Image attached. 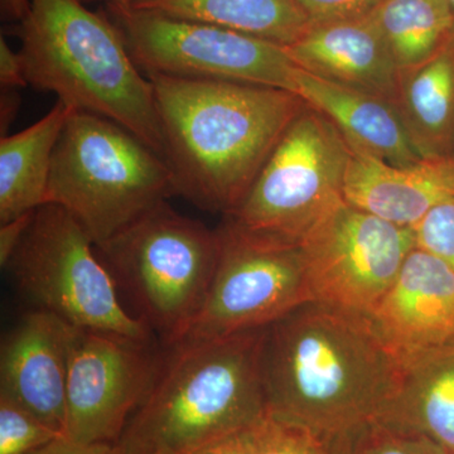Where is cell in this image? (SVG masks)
<instances>
[{
    "label": "cell",
    "mask_w": 454,
    "mask_h": 454,
    "mask_svg": "<svg viewBox=\"0 0 454 454\" xmlns=\"http://www.w3.org/2000/svg\"><path fill=\"white\" fill-rule=\"evenodd\" d=\"M267 414L343 450L378 422L402 365L372 318L309 301L265 327Z\"/></svg>",
    "instance_id": "6da1fadb"
},
{
    "label": "cell",
    "mask_w": 454,
    "mask_h": 454,
    "mask_svg": "<svg viewBox=\"0 0 454 454\" xmlns=\"http://www.w3.org/2000/svg\"><path fill=\"white\" fill-rule=\"evenodd\" d=\"M175 195L227 215L240 205L307 104L295 92L219 80L146 74Z\"/></svg>",
    "instance_id": "7a4b0ae2"
},
{
    "label": "cell",
    "mask_w": 454,
    "mask_h": 454,
    "mask_svg": "<svg viewBox=\"0 0 454 454\" xmlns=\"http://www.w3.org/2000/svg\"><path fill=\"white\" fill-rule=\"evenodd\" d=\"M264 328L169 348L145 402L116 442L121 454H192L267 415Z\"/></svg>",
    "instance_id": "3957f363"
},
{
    "label": "cell",
    "mask_w": 454,
    "mask_h": 454,
    "mask_svg": "<svg viewBox=\"0 0 454 454\" xmlns=\"http://www.w3.org/2000/svg\"><path fill=\"white\" fill-rule=\"evenodd\" d=\"M17 35L28 85L116 122L163 157L152 83L106 12L79 0H31Z\"/></svg>",
    "instance_id": "277c9868"
},
{
    "label": "cell",
    "mask_w": 454,
    "mask_h": 454,
    "mask_svg": "<svg viewBox=\"0 0 454 454\" xmlns=\"http://www.w3.org/2000/svg\"><path fill=\"white\" fill-rule=\"evenodd\" d=\"M175 195L166 160L103 116H68L51 164L46 203L67 211L95 247Z\"/></svg>",
    "instance_id": "5b68a950"
},
{
    "label": "cell",
    "mask_w": 454,
    "mask_h": 454,
    "mask_svg": "<svg viewBox=\"0 0 454 454\" xmlns=\"http://www.w3.org/2000/svg\"><path fill=\"white\" fill-rule=\"evenodd\" d=\"M149 330L177 345L201 310L220 253L219 231L160 202L95 247Z\"/></svg>",
    "instance_id": "8992f818"
},
{
    "label": "cell",
    "mask_w": 454,
    "mask_h": 454,
    "mask_svg": "<svg viewBox=\"0 0 454 454\" xmlns=\"http://www.w3.org/2000/svg\"><path fill=\"white\" fill-rule=\"evenodd\" d=\"M94 247L67 211L43 205L5 269L35 309L74 328L151 340L148 325L121 306L115 279Z\"/></svg>",
    "instance_id": "52a82bcc"
},
{
    "label": "cell",
    "mask_w": 454,
    "mask_h": 454,
    "mask_svg": "<svg viewBox=\"0 0 454 454\" xmlns=\"http://www.w3.org/2000/svg\"><path fill=\"white\" fill-rule=\"evenodd\" d=\"M351 148L333 122L306 106L227 220L255 234L301 244L343 201Z\"/></svg>",
    "instance_id": "ba28073f"
},
{
    "label": "cell",
    "mask_w": 454,
    "mask_h": 454,
    "mask_svg": "<svg viewBox=\"0 0 454 454\" xmlns=\"http://www.w3.org/2000/svg\"><path fill=\"white\" fill-rule=\"evenodd\" d=\"M106 13L146 74L297 89L300 67L282 44L148 9L106 7Z\"/></svg>",
    "instance_id": "9c48e42d"
},
{
    "label": "cell",
    "mask_w": 454,
    "mask_h": 454,
    "mask_svg": "<svg viewBox=\"0 0 454 454\" xmlns=\"http://www.w3.org/2000/svg\"><path fill=\"white\" fill-rule=\"evenodd\" d=\"M216 270L184 339L207 340L268 327L312 301L301 244L255 234L226 220Z\"/></svg>",
    "instance_id": "30bf717a"
},
{
    "label": "cell",
    "mask_w": 454,
    "mask_h": 454,
    "mask_svg": "<svg viewBox=\"0 0 454 454\" xmlns=\"http://www.w3.org/2000/svg\"><path fill=\"white\" fill-rule=\"evenodd\" d=\"M312 301L372 316L417 247L411 227L394 225L345 200L301 241Z\"/></svg>",
    "instance_id": "8fae6325"
},
{
    "label": "cell",
    "mask_w": 454,
    "mask_h": 454,
    "mask_svg": "<svg viewBox=\"0 0 454 454\" xmlns=\"http://www.w3.org/2000/svg\"><path fill=\"white\" fill-rule=\"evenodd\" d=\"M166 356L151 340L71 325L65 437L116 444L153 389Z\"/></svg>",
    "instance_id": "7c38bea8"
},
{
    "label": "cell",
    "mask_w": 454,
    "mask_h": 454,
    "mask_svg": "<svg viewBox=\"0 0 454 454\" xmlns=\"http://www.w3.org/2000/svg\"><path fill=\"white\" fill-rule=\"evenodd\" d=\"M370 318L400 365L453 346V269L414 247Z\"/></svg>",
    "instance_id": "4fadbf2b"
},
{
    "label": "cell",
    "mask_w": 454,
    "mask_h": 454,
    "mask_svg": "<svg viewBox=\"0 0 454 454\" xmlns=\"http://www.w3.org/2000/svg\"><path fill=\"white\" fill-rule=\"evenodd\" d=\"M71 325L32 309L0 349V397L65 435Z\"/></svg>",
    "instance_id": "5bb4252c"
},
{
    "label": "cell",
    "mask_w": 454,
    "mask_h": 454,
    "mask_svg": "<svg viewBox=\"0 0 454 454\" xmlns=\"http://www.w3.org/2000/svg\"><path fill=\"white\" fill-rule=\"evenodd\" d=\"M286 50L306 73L396 104L400 68L370 13L310 23Z\"/></svg>",
    "instance_id": "9a60e30c"
},
{
    "label": "cell",
    "mask_w": 454,
    "mask_h": 454,
    "mask_svg": "<svg viewBox=\"0 0 454 454\" xmlns=\"http://www.w3.org/2000/svg\"><path fill=\"white\" fill-rule=\"evenodd\" d=\"M452 196L453 158L395 167L351 148L343 200L358 210L394 225L414 229L433 207Z\"/></svg>",
    "instance_id": "2e32d148"
},
{
    "label": "cell",
    "mask_w": 454,
    "mask_h": 454,
    "mask_svg": "<svg viewBox=\"0 0 454 454\" xmlns=\"http://www.w3.org/2000/svg\"><path fill=\"white\" fill-rule=\"evenodd\" d=\"M295 83V94L333 122L351 148L395 167L424 160L399 107L389 98L337 85L301 68Z\"/></svg>",
    "instance_id": "e0dca14e"
},
{
    "label": "cell",
    "mask_w": 454,
    "mask_h": 454,
    "mask_svg": "<svg viewBox=\"0 0 454 454\" xmlns=\"http://www.w3.org/2000/svg\"><path fill=\"white\" fill-rule=\"evenodd\" d=\"M376 426L423 435L454 454V345L403 364Z\"/></svg>",
    "instance_id": "ac0fdd59"
},
{
    "label": "cell",
    "mask_w": 454,
    "mask_h": 454,
    "mask_svg": "<svg viewBox=\"0 0 454 454\" xmlns=\"http://www.w3.org/2000/svg\"><path fill=\"white\" fill-rule=\"evenodd\" d=\"M74 110L62 101L31 127L0 140V223L46 203L53 152Z\"/></svg>",
    "instance_id": "d6986e66"
},
{
    "label": "cell",
    "mask_w": 454,
    "mask_h": 454,
    "mask_svg": "<svg viewBox=\"0 0 454 454\" xmlns=\"http://www.w3.org/2000/svg\"><path fill=\"white\" fill-rule=\"evenodd\" d=\"M396 106L424 160L446 158L454 134V35L423 64L400 70Z\"/></svg>",
    "instance_id": "ffe728a7"
},
{
    "label": "cell",
    "mask_w": 454,
    "mask_h": 454,
    "mask_svg": "<svg viewBox=\"0 0 454 454\" xmlns=\"http://www.w3.org/2000/svg\"><path fill=\"white\" fill-rule=\"evenodd\" d=\"M134 8L207 23L289 46L309 28L297 0H145Z\"/></svg>",
    "instance_id": "44dd1931"
},
{
    "label": "cell",
    "mask_w": 454,
    "mask_h": 454,
    "mask_svg": "<svg viewBox=\"0 0 454 454\" xmlns=\"http://www.w3.org/2000/svg\"><path fill=\"white\" fill-rule=\"evenodd\" d=\"M370 16L400 70L423 64L454 35L450 0H380Z\"/></svg>",
    "instance_id": "7402d4cb"
},
{
    "label": "cell",
    "mask_w": 454,
    "mask_h": 454,
    "mask_svg": "<svg viewBox=\"0 0 454 454\" xmlns=\"http://www.w3.org/2000/svg\"><path fill=\"white\" fill-rule=\"evenodd\" d=\"M61 437L22 406L0 397V454H33Z\"/></svg>",
    "instance_id": "603a6c76"
},
{
    "label": "cell",
    "mask_w": 454,
    "mask_h": 454,
    "mask_svg": "<svg viewBox=\"0 0 454 454\" xmlns=\"http://www.w3.org/2000/svg\"><path fill=\"white\" fill-rule=\"evenodd\" d=\"M254 454H336L307 430L265 415L252 428Z\"/></svg>",
    "instance_id": "cb8c5ba5"
},
{
    "label": "cell",
    "mask_w": 454,
    "mask_h": 454,
    "mask_svg": "<svg viewBox=\"0 0 454 454\" xmlns=\"http://www.w3.org/2000/svg\"><path fill=\"white\" fill-rule=\"evenodd\" d=\"M340 454H450L432 439L413 433L373 426Z\"/></svg>",
    "instance_id": "d4e9b609"
},
{
    "label": "cell",
    "mask_w": 454,
    "mask_h": 454,
    "mask_svg": "<svg viewBox=\"0 0 454 454\" xmlns=\"http://www.w3.org/2000/svg\"><path fill=\"white\" fill-rule=\"evenodd\" d=\"M413 230L417 247L454 270V196L438 203Z\"/></svg>",
    "instance_id": "484cf974"
},
{
    "label": "cell",
    "mask_w": 454,
    "mask_h": 454,
    "mask_svg": "<svg viewBox=\"0 0 454 454\" xmlns=\"http://www.w3.org/2000/svg\"><path fill=\"white\" fill-rule=\"evenodd\" d=\"M379 2L380 0H297L312 23L364 16Z\"/></svg>",
    "instance_id": "4316f807"
},
{
    "label": "cell",
    "mask_w": 454,
    "mask_h": 454,
    "mask_svg": "<svg viewBox=\"0 0 454 454\" xmlns=\"http://www.w3.org/2000/svg\"><path fill=\"white\" fill-rule=\"evenodd\" d=\"M0 83L2 89L18 90L28 85L25 66L20 52H16L4 37L0 38Z\"/></svg>",
    "instance_id": "83f0119b"
},
{
    "label": "cell",
    "mask_w": 454,
    "mask_h": 454,
    "mask_svg": "<svg viewBox=\"0 0 454 454\" xmlns=\"http://www.w3.org/2000/svg\"><path fill=\"white\" fill-rule=\"evenodd\" d=\"M35 212H28L17 219L0 223V265L3 268L8 264L18 245L22 241Z\"/></svg>",
    "instance_id": "f1b7e54d"
},
{
    "label": "cell",
    "mask_w": 454,
    "mask_h": 454,
    "mask_svg": "<svg viewBox=\"0 0 454 454\" xmlns=\"http://www.w3.org/2000/svg\"><path fill=\"white\" fill-rule=\"evenodd\" d=\"M252 428L211 442L192 454H254Z\"/></svg>",
    "instance_id": "f546056e"
},
{
    "label": "cell",
    "mask_w": 454,
    "mask_h": 454,
    "mask_svg": "<svg viewBox=\"0 0 454 454\" xmlns=\"http://www.w3.org/2000/svg\"><path fill=\"white\" fill-rule=\"evenodd\" d=\"M33 454H121L115 444H83L61 437Z\"/></svg>",
    "instance_id": "4dcf8cb0"
},
{
    "label": "cell",
    "mask_w": 454,
    "mask_h": 454,
    "mask_svg": "<svg viewBox=\"0 0 454 454\" xmlns=\"http://www.w3.org/2000/svg\"><path fill=\"white\" fill-rule=\"evenodd\" d=\"M20 98L17 90L2 89L0 98V130L3 137L7 133L8 128L16 119L18 109H20Z\"/></svg>",
    "instance_id": "1f68e13d"
},
{
    "label": "cell",
    "mask_w": 454,
    "mask_h": 454,
    "mask_svg": "<svg viewBox=\"0 0 454 454\" xmlns=\"http://www.w3.org/2000/svg\"><path fill=\"white\" fill-rule=\"evenodd\" d=\"M31 9V0H0L2 18L9 22H22Z\"/></svg>",
    "instance_id": "d6a6232c"
},
{
    "label": "cell",
    "mask_w": 454,
    "mask_h": 454,
    "mask_svg": "<svg viewBox=\"0 0 454 454\" xmlns=\"http://www.w3.org/2000/svg\"><path fill=\"white\" fill-rule=\"evenodd\" d=\"M79 2L85 5L91 4V3H103L106 7L125 8L134 7V5L139 4L145 0H79Z\"/></svg>",
    "instance_id": "836d02e7"
},
{
    "label": "cell",
    "mask_w": 454,
    "mask_h": 454,
    "mask_svg": "<svg viewBox=\"0 0 454 454\" xmlns=\"http://www.w3.org/2000/svg\"><path fill=\"white\" fill-rule=\"evenodd\" d=\"M450 5H452L453 12H454V0H450Z\"/></svg>",
    "instance_id": "e575fe53"
},
{
    "label": "cell",
    "mask_w": 454,
    "mask_h": 454,
    "mask_svg": "<svg viewBox=\"0 0 454 454\" xmlns=\"http://www.w3.org/2000/svg\"><path fill=\"white\" fill-rule=\"evenodd\" d=\"M336 454H340L339 452H336Z\"/></svg>",
    "instance_id": "d590c367"
},
{
    "label": "cell",
    "mask_w": 454,
    "mask_h": 454,
    "mask_svg": "<svg viewBox=\"0 0 454 454\" xmlns=\"http://www.w3.org/2000/svg\"><path fill=\"white\" fill-rule=\"evenodd\" d=\"M453 160H454V158H453Z\"/></svg>",
    "instance_id": "8d00e7d4"
}]
</instances>
